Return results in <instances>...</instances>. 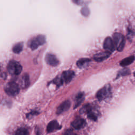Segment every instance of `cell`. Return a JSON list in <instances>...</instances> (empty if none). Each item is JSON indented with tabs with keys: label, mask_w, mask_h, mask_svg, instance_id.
I'll use <instances>...</instances> for the list:
<instances>
[{
	"label": "cell",
	"mask_w": 135,
	"mask_h": 135,
	"mask_svg": "<svg viewBox=\"0 0 135 135\" xmlns=\"http://www.w3.org/2000/svg\"><path fill=\"white\" fill-rule=\"evenodd\" d=\"M113 38L115 47L119 51H122L125 44V38L124 36L119 33H115L113 35Z\"/></svg>",
	"instance_id": "6da1fadb"
},
{
	"label": "cell",
	"mask_w": 135,
	"mask_h": 135,
	"mask_svg": "<svg viewBox=\"0 0 135 135\" xmlns=\"http://www.w3.org/2000/svg\"><path fill=\"white\" fill-rule=\"evenodd\" d=\"M45 41L46 38L44 35H38L35 37H34L28 43L29 46L32 50H34L40 46L45 43Z\"/></svg>",
	"instance_id": "7a4b0ae2"
},
{
	"label": "cell",
	"mask_w": 135,
	"mask_h": 135,
	"mask_svg": "<svg viewBox=\"0 0 135 135\" xmlns=\"http://www.w3.org/2000/svg\"><path fill=\"white\" fill-rule=\"evenodd\" d=\"M7 70L9 73L13 75H19L22 70L20 63L15 60H11L8 64Z\"/></svg>",
	"instance_id": "3957f363"
},
{
	"label": "cell",
	"mask_w": 135,
	"mask_h": 135,
	"mask_svg": "<svg viewBox=\"0 0 135 135\" xmlns=\"http://www.w3.org/2000/svg\"><path fill=\"white\" fill-rule=\"evenodd\" d=\"M5 92L11 96L16 95L20 91L18 85L14 82H10L8 83L4 88Z\"/></svg>",
	"instance_id": "277c9868"
},
{
	"label": "cell",
	"mask_w": 135,
	"mask_h": 135,
	"mask_svg": "<svg viewBox=\"0 0 135 135\" xmlns=\"http://www.w3.org/2000/svg\"><path fill=\"white\" fill-rule=\"evenodd\" d=\"M111 95V87L110 85L107 84L99 90L97 94L96 97L99 101L105 100Z\"/></svg>",
	"instance_id": "5b68a950"
},
{
	"label": "cell",
	"mask_w": 135,
	"mask_h": 135,
	"mask_svg": "<svg viewBox=\"0 0 135 135\" xmlns=\"http://www.w3.org/2000/svg\"><path fill=\"white\" fill-rule=\"evenodd\" d=\"M46 62L50 65L55 66H57L59 63V61L57 57L53 54L48 53L45 56Z\"/></svg>",
	"instance_id": "8992f818"
},
{
	"label": "cell",
	"mask_w": 135,
	"mask_h": 135,
	"mask_svg": "<svg viewBox=\"0 0 135 135\" xmlns=\"http://www.w3.org/2000/svg\"><path fill=\"white\" fill-rule=\"evenodd\" d=\"M71 106V102L69 100H65L63 101L57 108L56 113L60 114L68 111Z\"/></svg>",
	"instance_id": "52a82bcc"
},
{
	"label": "cell",
	"mask_w": 135,
	"mask_h": 135,
	"mask_svg": "<svg viewBox=\"0 0 135 135\" xmlns=\"http://www.w3.org/2000/svg\"><path fill=\"white\" fill-rule=\"evenodd\" d=\"M74 72L71 70H68L64 71L62 74V79L65 83H68L72 80L74 76Z\"/></svg>",
	"instance_id": "ba28073f"
},
{
	"label": "cell",
	"mask_w": 135,
	"mask_h": 135,
	"mask_svg": "<svg viewBox=\"0 0 135 135\" xmlns=\"http://www.w3.org/2000/svg\"><path fill=\"white\" fill-rule=\"evenodd\" d=\"M61 126L59 124L57 121L53 120L49 122L47 124L46 130L47 132H52L61 129Z\"/></svg>",
	"instance_id": "9c48e42d"
},
{
	"label": "cell",
	"mask_w": 135,
	"mask_h": 135,
	"mask_svg": "<svg viewBox=\"0 0 135 135\" xmlns=\"http://www.w3.org/2000/svg\"><path fill=\"white\" fill-rule=\"evenodd\" d=\"M103 47L104 49L109 51H113L114 50L115 46L114 43L110 37H107L105 39L103 43Z\"/></svg>",
	"instance_id": "30bf717a"
},
{
	"label": "cell",
	"mask_w": 135,
	"mask_h": 135,
	"mask_svg": "<svg viewBox=\"0 0 135 135\" xmlns=\"http://www.w3.org/2000/svg\"><path fill=\"white\" fill-rule=\"evenodd\" d=\"M111 53L108 51L104 52H101V53H98L96 54H95L93 56L94 59L98 61V62H101L103 61V60L107 59V58L109 57V56L110 55Z\"/></svg>",
	"instance_id": "8fae6325"
},
{
	"label": "cell",
	"mask_w": 135,
	"mask_h": 135,
	"mask_svg": "<svg viewBox=\"0 0 135 135\" xmlns=\"http://www.w3.org/2000/svg\"><path fill=\"white\" fill-rule=\"evenodd\" d=\"M86 123L84 119L81 118H78L74 120L71 123L72 126L75 129H80L83 128Z\"/></svg>",
	"instance_id": "7c38bea8"
},
{
	"label": "cell",
	"mask_w": 135,
	"mask_h": 135,
	"mask_svg": "<svg viewBox=\"0 0 135 135\" xmlns=\"http://www.w3.org/2000/svg\"><path fill=\"white\" fill-rule=\"evenodd\" d=\"M84 99V94L83 92L79 93L75 97V104L74 108H76L78 106H79L81 103L83 102Z\"/></svg>",
	"instance_id": "4fadbf2b"
},
{
	"label": "cell",
	"mask_w": 135,
	"mask_h": 135,
	"mask_svg": "<svg viewBox=\"0 0 135 135\" xmlns=\"http://www.w3.org/2000/svg\"><path fill=\"white\" fill-rule=\"evenodd\" d=\"M90 62V60L89 59L82 58L77 61L76 64L80 68H82L86 66Z\"/></svg>",
	"instance_id": "5bb4252c"
},
{
	"label": "cell",
	"mask_w": 135,
	"mask_h": 135,
	"mask_svg": "<svg viewBox=\"0 0 135 135\" xmlns=\"http://www.w3.org/2000/svg\"><path fill=\"white\" fill-rule=\"evenodd\" d=\"M134 60V56H130L127 58H125L123 60L121 61L120 62V65L122 66H127L130 64H131L133 61Z\"/></svg>",
	"instance_id": "9a60e30c"
},
{
	"label": "cell",
	"mask_w": 135,
	"mask_h": 135,
	"mask_svg": "<svg viewBox=\"0 0 135 135\" xmlns=\"http://www.w3.org/2000/svg\"><path fill=\"white\" fill-rule=\"evenodd\" d=\"M30 85V78L27 74H25L22 76V86L23 88H27Z\"/></svg>",
	"instance_id": "2e32d148"
},
{
	"label": "cell",
	"mask_w": 135,
	"mask_h": 135,
	"mask_svg": "<svg viewBox=\"0 0 135 135\" xmlns=\"http://www.w3.org/2000/svg\"><path fill=\"white\" fill-rule=\"evenodd\" d=\"M23 43L20 42L15 44L12 47V51L14 53L18 54L20 53L23 50Z\"/></svg>",
	"instance_id": "e0dca14e"
},
{
	"label": "cell",
	"mask_w": 135,
	"mask_h": 135,
	"mask_svg": "<svg viewBox=\"0 0 135 135\" xmlns=\"http://www.w3.org/2000/svg\"><path fill=\"white\" fill-rule=\"evenodd\" d=\"M92 110V107L90 104H86L84 105L81 109H80V113H86L88 114L89 112Z\"/></svg>",
	"instance_id": "ac0fdd59"
},
{
	"label": "cell",
	"mask_w": 135,
	"mask_h": 135,
	"mask_svg": "<svg viewBox=\"0 0 135 135\" xmlns=\"http://www.w3.org/2000/svg\"><path fill=\"white\" fill-rule=\"evenodd\" d=\"M28 130L25 128H20L17 129L15 135H28Z\"/></svg>",
	"instance_id": "d6986e66"
},
{
	"label": "cell",
	"mask_w": 135,
	"mask_h": 135,
	"mask_svg": "<svg viewBox=\"0 0 135 135\" xmlns=\"http://www.w3.org/2000/svg\"><path fill=\"white\" fill-rule=\"evenodd\" d=\"M130 74V71L128 69H123L120 70L118 74V78L120 76H124Z\"/></svg>",
	"instance_id": "ffe728a7"
},
{
	"label": "cell",
	"mask_w": 135,
	"mask_h": 135,
	"mask_svg": "<svg viewBox=\"0 0 135 135\" xmlns=\"http://www.w3.org/2000/svg\"><path fill=\"white\" fill-rule=\"evenodd\" d=\"M87 115H88V117L89 119H90L93 121H97V116L96 114L92 111V110L91 111H90V112H89L87 114Z\"/></svg>",
	"instance_id": "44dd1931"
},
{
	"label": "cell",
	"mask_w": 135,
	"mask_h": 135,
	"mask_svg": "<svg viewBox=\"0 0 135 135\" xmlns=\"http://www.w3.org/2000/svg\"><path fill=\"white\" fill-rule=\"evenodd\" d=\"M53 82L56 84L57 86H60L61 85H62L63 84V81L62 79V78H59V77H57L56 78L54 81H53Z\"/></svg>",
	"instance_id": "7402d4cb"
},
{
	"label": "cell",
	"mask_w": 135,
	"mask_h": 135,
	"mask_svg": "<svg viewBox=\"0 0 135 135\" xmlns=\"http://www.w3.org/2000/svg\"><path fill=\"white\" fill-rule=\"evenodd\" d=\"M89 10L86 7H84L81 9V13L84 16H88L89 14Z\"/></svg>",
	"instance_id": "603a6c76"
},
{
	"label": "cell",
	"mask_w": 135,
	"mask_h": 135,
	"mask_svg": "<svg viewBox=\"0 0 135 135\" xmlns=\"http://www.w3.org/2000/svg\"><path fill=\"white\" fill-rule=\"evenodd\" d=\"M72 130L71 129H68L66 130L64 133V135H72Z\"/></svg>",
	"instance_id": "cb8c5ba5"
},
{
	"label": "cell",
	"mask_w": 135,
	"mask_h": 135,
	"mask_svg": "<svg viewBox=\"0 0 135 135\" xmlns=\"http://www.w3.org/2000/svg\"><path fill=\"white\" fill-rule=\"evenodd\" d=\"M73 1L75 3H76L77 4H80L81 3H82V0H73Z\"/></svg>",
	"instance_id": "d4e9b609"
},
{
	"label": "cell",
	"mask_w": 135,
	"mask_h": 135,
	"mask_svg": "<svg viewBox=\"0 0 135 135\" xmlns=\"http://www.w3.org/2000/svg\"><path fill=\"white\" fill-rule=\"evenodd\" d=\"M134 76H135V72L134 73Z\"/></svg>",
	"instance_id": "484cf974"
},
{
	"label": "cell",
	"mask_w": 135,
	"mask_h": 135,
	"mask_svg": "<svg viewBox=\"0 0 135 135\" xmlns=\"http://www.w3.org/2000/svg\"><path fill=\"white\" fill-rule=\"evenodd\" d=\"M73 135H77V134H73Z\"/></svg>",
	"instance_id": "4316f807"
},
{
	"label": "cell",
	"mask_w": 135,
	"mask_h": 135,
	"mask_svg": "<svg viewBox=\"0 0 135 135\" xmlns=\"http://www.w3.org/2000/svg\"><path fill=\"white\" fill-rule=\"evenodd\" d=\"M0 69H1V66H0Z\"/></svg>",
	"instance_id": "83f0119b"
}]
</instances>
